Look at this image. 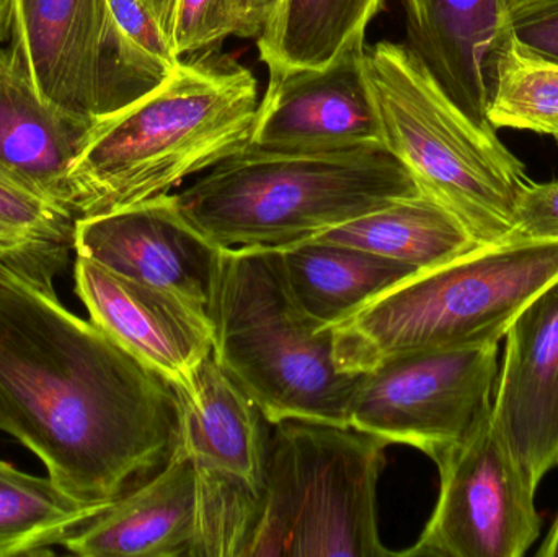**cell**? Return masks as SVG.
<instances>
[{
  "instance_id": "603a6c76",
  "label": "cell",
  "mask_w": 558,
  "mask_h": 557,
  "mask_svg": "<svg viewBox=\"0 0 558 557\" xmlns=\"http://www.w3.org/2000/svg\"><path fill=\"white\" fill-rule=\"evenodd\" d=\"M108 507L82 502L51 477L0 461V557L51 555Z\"/></svg>"
},
{
  "instance_id": "52a82bcc",
  "label": "cell",
  "mask_w": 558,
  "mask_h": 557,
  "mask_svg": "<svg viewBox=\"0 0 558 557\" xmlns=\"http://www.w3.org/2000/svg\"><path fill=\"white\" fill-rule=\"evenodd\" d=\"M383 438L327 422L271 425L264 509L248 557H386L377 525Z\"/></svg>"
},
{
  "instance_id": "e0dca14e",
  "label": "cell",
  "mask_w": 558,
  "mask_h": 557,
  "mask_svg": "<svg viewBox=\"0 0 558 557\" xmlns=\"http://www.w3.org/2000/svg\"><path fill=\"white\" fill-rule=\"evenodd\" d=\"M195 535V467L180 445L156 476L114 500L62 548L81 557H190Z\"/></svg>"
},
{
  "instance_id": "4316f807",
  "label": "cell",
  "mask_w": 558,
  "mask_h": 557,
  "mask_svg": "<svg viewBox=\"0 0 558 557\" xmlns=\"http://www.w3.org/2000/svg\"><path fill=\"white\" fill-rule=\"evenodd\" d=\"M513 239H558V179L530 180L518 193Z\"/></svg>"
},
{
  "instance_id": "30bf717a",
  "label": "cell",
  "mask_w": 558,
  "mask_h": 557,
  "mask_svg": "<svg viewBox=\"0 0 558 557\" xmlns=\"http://www.w3.org/2000/svg\"><path fill=\"white\" fill-rule=\"evenodd\" d=\"M12 48L49 104L95 121L126 104L108 0H10Z\"/></svg>"
},
{
  "instance_id": "4fadbf2b",
  "label": "cell",
  "mask_w": 558,
  "mask_h": 557,
  "mask_svg": "<svg viewBox=\"0 0 558 557\" xmlns=\"http://www.w3.org/2000/svg\"><path fill=\"white\" fill-rule=\"evenodd\" d=\"M492 424L527 483L558 468V281L508 329Z\"/></svg>"
},
{
  "instance_id": "ba28073f",
  "label": "cell",
  "mask_w": 558,
  "mask_h": 557,
  "mask_svg": "<svg viewBox=\"0 0 558 557\" xmlns=\"http://www.w3.org/2000/svg\"><path fill=\"white\" fill-rule=\"evenodd\" d=\"M500 343L392 356L361 375L348 427L438 461L490 414Z\"/></svg>"
},
{
  "instance_id": "484cf974",
  "label": "cell",
  "mask_w": 558,
  "mask_h": 557,
  "mask_svg": "<svg viewBox=\"0 0 558 557\" xmlns=\"http://www.w3.org/2000/svg\"><path fill=\"white\" fill-rule=\"evenodd\" d=\"M244 33L241 0H177L172 41L177 55L211 49L228 36Z\"/></svg>"
},
{
  "instance_id": "9a60e30c",
  "label": "cell",
  "mask_w": 558,
  "mask_h": 557,
  "mask_svg": "<svg viewBox=\"0 0 558 557\" xmlns=\"http://www.w3.org/2000/svg\"><path fill=\"white\" fill-rule=\"evenodd\" d=\"M407 46L452 100L488 124L495 59L513 33L510 0H403Z\"/></svg>"
},
{
  "instance_id": "7a4b0ae2",
  "label": "cell",
  "mask_w": 558,
  "mask_h": 557,
  "mask_svg": "<svg viewBox=\"0 0 558 557\" xmlns=\"http://www.w3.org/2000/svg\"><path fill=\"white\" fill-rule=\"evenodd\" d=\"M258 82L229 58H196L92 123L71 173L77 218L166 195L251 140Z\"/></svg>"
},
{
  "instance_id": "8992f818",
  "label": "cell",
  "mask_w": 558,
  "mask_h": 557,
  "mask_svg": "<svg viewBox=\"0 0 558 557\" xmlns=\"http://www.w3.org/2000/svg\"><path fill=\"white\" fill-rule=\"evenodd\" d=\"M209 316L213 356L271 425L295 419L348 427L361 375L335 365L331 327L298 303L279 249H226Z\"/></svg>"
},
{
  "instance_id": "f546056e",
  "label": "cell",
  "mask_w": 558,
  "mask_h": 557,
  "mask_svg": "<svg viewBox=\"0 0 558 557\" xmlns=\"http://www.w3.org/2000/svg\"><path fill=\"white\" fill-rule=\"evenodd\" d=\"M144 5L157 16L167 35L172 38L173 16H175L177 0H143ZM173 43V41H172Z\"/></svg>"
},
{
  "instance_id": "ffe728a7",
  "label": "cell",
  "mask_w": 558,
  "mask_h": 557,
  "mask_svg": "<svg viewBox=\"0 0 558 557\" xmlns=\"http://www.w3.org/2000/svg\"><path fill=\"white\" fill-rule=\"evenodd\" d=\"M384 0H278L257 36L270 74L325 69L364 49Z\"/></svg>"
},
{
  "instance_id": "1f68e13d",
  "label": "cell",
  "mask_w": 558,
  "mask_h": 557,
  "mask_svg": "<svg viewBox=\"0 0 558 557\" xmlns=\"http://www.w3.org/2000/svg\"><path fill=\"white\" fill-rule=\"evenodd\" d=\"M12 33V15H10V0H0V48L10 38Z\"/></svg>"
},
{
  "instance_id": "7c38bea8",
  "label": "cell",
  "mask_w": 558,
  "mask_h": 557,
  "mask_svg": "<svg viewBox=\"0 0 558 557\" xmlns=\"http://www.w3.org/2000/svg\"><path fill=\"white\" fill-rule=\"evenodd\" d=\"M75 293L95 326L189 392L202 363L213 355L215 327L208 311L185 298L121 277L75 255Z\"/></svg>"
},
{
  "instance_id": "d6a6232c",
  "label": "cell",
  "mask_w": 558,
  "mask_h": 557,
  "mask_svg": "<svg viewBox=\"0 0 558 557\" xmlns=\"http://www.w3.org/2000/svg\"><path fill=\"white\" fill-rule=\"evenodd\" d=\"M541 2V0H510L511 10L521 9V7L531 5V3Z\"/></svg>"
},
{
  "instance_id": "7402d4cb",
  "label": "cell",
  "mask_w": 558,
  "mask_h": 557,
  "mask_svg": "<svg viewBox=\"0 0 558 557\" xmlns=\"http://www.w3.org/2000/svg\"><path fill=\"white\" fill-rule=\"evenodd\" d=\"M77 216L0 173V268L56 294L74 252Z\"/></svg>"
},
{
  "instance_id": "83f0119b",
  "label": "cell",
  "mask_w": 558,
  "mask_h": 557,
  "mask_svg": "<svg viewBox=\"0 0 558 557\" xmlns=\"http://www.w3.org/2000/svg\"><path fill=\"white\" fill-rule=\"evenodd\" d=\"M513 33L530 48L558 59V0L513 10Z\"/></svg>"
},
{
  "instance_id": "277c9868",
  "label": "cell",
  "mask_w": 558,
  "mask_h": 557,
  "mask_svg": "<svg viewBox=\"0 0 558 557\" xmlns=\"http://www.w3.org/2000/svg\"><path fill=\"white\" fill-rule=\"evenodd\" d=\"M557 281L558 239L481 245L407 278L331 326L335 365L364 375L403 353L500 343Z\"/></svg>"
},
{
  "instance_id": "3957f363",
  "label": "cell",
  "mask_w": 558,
  "mask_h": 557,
  "mask_svg": "<svg viewBox=\"0 0 558 557\" xmlns=\"http://www.w3.org/2000/svg\"><path fill=\"white\" fill-rule=\"evenodd\" d=\"M422 192L384 146L271 150L245 144L179 193L225 249H284Z\"/></svg>"
},
{
  "instance_id": "4dcf8cb0",
  "label": "cell",
  "mask_w": 558,
  "mask_h": 557,
  "mask_svg": "<svg viewBox=\"0 0 558 557\" xmlns=\"http://www.w3.org/2000/svg\"><path fill=\"white\" fill-rule=\"evenodd\" d=\"M539 557H558V513L556 522H554L553 529H550L549 535L544 540L541 548L536 553Z\"/></svg>"
},
{
  "instance_id": "44dd1931",
  "label": "cell",
  "mask_w": 558,
  "mask_h": 557,
  "mask_svg": "<svg viewBox=\"0 0 558 557\" xmlns=\"http://www.w3.org/2000/svg\"><path fill=\"white\" fill-rule=\"evenodd\" d=\"M312 239L373 252L402 262L418 274L481 247L461 221L425 192L407 196Z\"/></svg>"
},
{
  "instance_id": "5b68a950",
  "label": "cell",
  "mask_w": 558,
  "mask_h": 557,
  "mask_svg": "<svg viewBox=\"0 0 558 557\" xmlns=\"http://www.w3.org/2000/svg\"><path fill=\"white\" fill-rule=\"evenodd\" d=\"M364 74L384 147L441 203L478 245L514 235L526 167L490 124L465 113L407 45L364 48Z\"/></svg>"
},
{
  "instance_id": "f1b7e54d",
  "label": "cell",
  "mask_w": 558,
  "mask_h": 557,
  "mask_svg": "<svg viewBox=\"0 0 558 557\" xmlns=\"http://www.w3.org/2000/svg\"><path fill=\"white\" fill-rule=\"evenodd\" d=\"M244 9V33L242 38H257L270 19L278 0H241Z\"/></svg>"
},
{
  "instance_id": "d6986e66",
  "label": "cell",
  "mask_w": 558,
  "mask_h": 557,
  "mask_svg": "<svg viewBox=\"0 0 558 557\" xmlns=\"http://www.w3.org/2000/svg\"><path fill=\"white\" fill-rule=\"evenodd\" d=\"M279 252L295 300L325 327L337 326L374 298L418 274L402 262L315 239Z\"/></svg>"
},
{
  "instance_id": "d4e9b609",
  "label": "cell",
  "mask_w": 558,
  "mask_h": 557,
  "mask_svg": "<svg viewBox=\"0 0 558 557\" xmlns=\"http://www.w3.org/2000/svg\"><path fill=\"white\" fill-rule=\"evenodd\" d=\"M114 61L128 101L160 84L179 68L172 38L143 0H108Z\"/></svg>"
},
{
  "instance_id": "5bb4252c",
  "label": "cell",
  "mask_w": 558,
  "mask_h": 557,
  "mask_svg": "<svg viewBox=\"0 0 558 557\" xmlns=\"http://www.w3.org/2000/svg\"><path fill=\"white\" fill-rule=\"evenodd\" d=\"M248 144L271 150L384 146L364 49L330 68L270 74Z\"/></svg>"
},
{
  "instance_id": "2e32d148",
  "label": "cell",
  "mask_w": 558,
  "mask_h": 557,
  "mask_svg": "<svg viewBox=\"0 0 558 557\" xmlns=\"http://www.w3.org/2000/svg\"><path fill=\"white\" fill-rule=\"evenodd\" d=\"M92 123L46 101L15 49L0 48L3 177L75 215L71 173Z\"/></svg>"
},
{
  "instance_id": "8fae6325",
  "label": "cell",
  "mask_w": 558,
  "mask_h": 557,
  "mask_svg": "<svg viewBox=\"0 0 558 557\" xmlns=\"http://www.w3.org/2000/svg\"><path fill=\"white\" fill-rule=\"evenodd\" d=\"M74 252L140 283L162 288L211 311L226 249L180 206L179 196H154L75 221Z\"/></svg>"
},
{
  "instance_id": "cb8c5ba5",
  "label": "cell",
  "mask_w": 558,
  "mask_h": 557,
  "mask_svg": "<svg viewBox=\"0 0 558 557\" xmlns=\"http://www.w3.org/2000/svg\"><path fill=\"white\" fill-rule=\"evenodd\" d=\"M487 121L494 130L530 131L558 140V59L530 48L511 33L495 59Z\"/></svg>"
},
{
  "instance_id": "9c48e42d",
  "label": "cell",
  "mask_w": 558,
  "mask_h": 557,
  "mask_svg": "<svg viewBox=\"0 0 558 557\" xmlns=\"http://www.w3.org/2000/svg\"><path fill=\"white\" fill-rule=\"evenodd\" d=\"M436 467L438 502L415 545L399 556L523 557L539 540L536 491L485 415Z\"/></svg>"
},
{
  "instance_id": "ac0fdd59",
  "label": "cell",
  "mask_w": 558,
  "mask_h": 557,
  "mask_svg": "<svg viewBox=\"0 0 558 557\" xmlns=\"http://www.w3.org/2000/svg\"><path fill=\"white\" fill-rule=\"evenodd\" d=\"M179 392L182 447L196 473L247 481L264 489L271 424L244 389L209 355L192 389Z\"/></svg>"
},
{
  "instance_id": "6da1fadb",
  "label": "cell",
  "mask_w": 558,
  "mask_h": 557,
  "mask_svg": "<svg viewBox=\"0 0 558 557\" xmlns=\"http://www.w3.org/2000/svg\"><path fill=\"white\" fill-rule=\"evenodd\" d=\"M179 389L92 320L0 268V431L82 502L111 506L182 445Z\"/></svg>"
},
{
  "instance_id": "836d02e7",
  "label": "cell",
  "mask_w": 558,
  "mask_h": 557,
  "mask_svg": "<svg viewBox=\"0 0 558 557\" xmlns=\"http://www.w3.org/2000/svg\"><path fill=\"white\" fill-rule=\"evenodd\" d=\"M558 141V140H557Z\"/></svg>"
}]
</instances>
